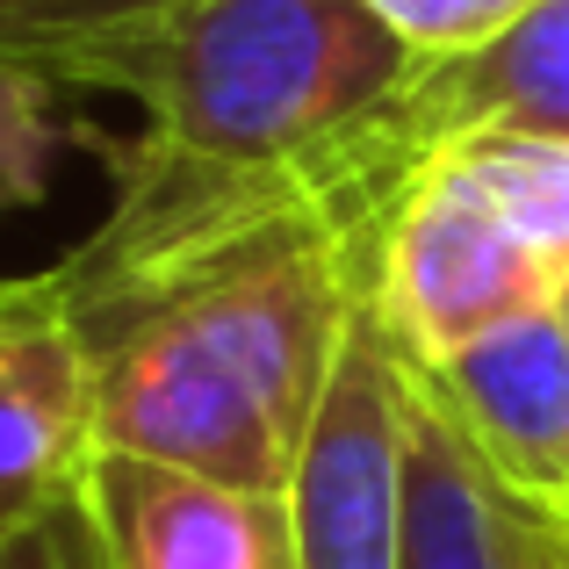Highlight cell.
<instances>
[{
  "instance_id": "8fae6325",
  "label": "cell",
  "mask_w": 569,
  "mask_h": 569,
  "mask_svg": "<svg viewBox=\"0 0 569 569\" xmlns=\"http://www.w3.org/2000/svg\"><path fill=\"white\" fill-rule=\"evenodd\" d=\"M447 159L541 252V267L556 274V296H562V281H569V144L562 138H519V130H483V138L455 144Z\"/></svg>"
},
{
  "instance_id": "2e32d148",
  "label": "cell",
  "mask_w": 569,
  "mask_h": 569,
  "mask_svg": "<svg viewBox=\"0 0 569 569\" xmlns=\"http://www.w3.org/2000/svg\"><path fill=\"white\" fill-rule=\"evenodd\" d=\"M556 310H562V325H569V281H562V296H556Z\"/></svg>"
},
{
  "instance_id": "ba28073f",
  "label": "cell",
  "mask_w": 569,
  "mask_h": 569,
  "mask_svg": "<svg viewBox=\"0 0 569 569\" xmlns=\"http://www.w3.org/2000/svg\"><path fill=\"white\" fill-rule=\"evenodd\" d=\"M541 519L519 512L411 382L403 447V569H541Z\"/></svg>"
},
{
  "instance_id": "5bb4252c",
  "label": "cell",
  "mask_w": 569,
  "mask_h": 569,
  "mask_svg": "<svg viewBox=\"0 0 569 569\" xmlns=\"http://www.w3.org/2000/svg\"><path fill=\"white\" fill-rule=\"evenodd\" d=\"M0 569H109V548H101V533H94L87 498H66L29 533H14V541L0 548Z\"/></svg>"
},
{
  "instance_id": "e0dca14e",
  "label": "cell",
  "mask_w": 569,
  "mask_h": 569,
  "mask_svg": "<svg viewBox=\"0 0 569 569\" xmlns=\"http://www.w3.org/2000/svg\"><path fill=\"white\" fill-rule=\"evenodd\" d=\"M548 533H556V541H562V548H569V519H562V527H548Z\"/></svg>"
},
{
  "instance_id": "7c38bea8",
  "label": "cell",
  "mask_w": 569,
  "mask_h": 569,
  "mask_svg": "<svg viewBox=\"0 0 569 569\" xmlns=\"http://www.w3.org/2000/svg\"><path fill=\"white\" fill-rule=\"evenodd\" d=\"M51 159H58L51 80L0 66V223L51 194Z\"/></svg>"
},
{
  "instance_id": "5b68a950",
  "label": "cell",
  "mask_w": 569,
  "mask_h": 569,
  "mask_svg": "<svg viewBox=\"0 0 569 569\" xmlns=\"http://www.w3.org/2000/svg\"><path fill=\"white\" fill-rule=\"evenodd\" d=\"M411 382L440 403V418L461 432V447L483 461V476L519 512H533L541 527H562L569 519V325L556 303L483 332L440 368H411Z\"/></svg>"
},
{
  "instance_id": "9c48e42d",
  "label": "cell",
  "mask_w": 569,
  "mask_h": 569,
  "mask_svg": "<svg viewBox=\"0 0 569 569\" xmlns=\"http://www.w3.org/2000/svg\"><path fill=\"white\" fill-rule=\"evenodd\" d=\"M418 87L447 144H469L483 130L569 144V0H533L512 29L476 51L418 58Z\"/></svg>"
},
{
  "instance_id": "277c9868",
  "label": "cell",
  "mask_w": 569,
  "mask_h": 569,
  "mask_svg": "<svg viewBox=\"0 0 569 569\" xmlns=\"http://www.w3.org/2000/svg\"><path fill=\"white\" fill-rule=\"evenodd\" d=\"M556 303V274L541 252L490 209V194L447 159L403 202L382 238L376 318L411 368H440L483 332Z\"/></svg>"
},
{
  "instance_id": "8992f818",
  "label": "cell",
  "mask_w": 569,
  "mask_h": 569,
  "mask_svg": "<svg viewBox=\"0 0 569 569\" xmlns=\"http://www.w3.org/2000/svg\"><path fill=\"white\" fill-rule=\"evenodd\" d=\"M94 339L43 274L0 281V548L80 498L94 461Z\"/></svg>"
},
{
  "instance_id": "6da1fadb",
  "label": "cell",
  "mask_w": 569,
  "mask_h": 569,
  "mask_svg": "<svg viewBox=\"0 0 569 569\" xmlns=\"http://www.w3.org/2000/svg\"><path fill=\"white\" fill-rule=\"evenodd\" d=\"M418 51L368 0H202L167 29L116 94L144 138L194 167H260L376 109Z\"/></svg>"
},
{
  "instance_id": "3957f363",
  "label": "cell",
  "mask_w": 569,
  "mask_h": 569,
  "mask_svg": "<svg viewBox=\"0 0 569 569\" xmlns=\"http://www.w3.org/2000/svg\"><path fill=\"white\" fill-rule=\"evenodd\" d=\"M403 447L411 368L389 347L376 303H361L289 483L296 569H403Z\"/></svg>"
},
{
  "instance_id": "52a82bcc",
  "label": "cell",
  "mask_w": 569,
  "mask_h": 569,
  "mask_svg": "<svg viewBox=\"0 0 569 569\" xmlns=\"http://www.w3.org/2000/svg\"><path fill=\"white\" fill-rule=\"evenodd\" d=\"M80 498L109 569H296L289 498L209 483L138 455H94Z\"/></svg>"
},
{
  "instance_id": "7a4b0ae2",
  "label": "cell",
  "mask_w": 569,
  "mask_h": 569,
  "mask_svg": "<svg viewBox=\"0 0 569 569\" xmlns=\"http://www.w3.org/2000/svg\"><path fill=\"white\" fill-rule=\"evenodd\" d=\"M94 353V455H138L209 483L289 498L310 426H296L194 310L167 303L101 339Z\"/></svg>"
},
{
  "instance_id": "4fadbf2b",
  "label": "cell",
  "mask_w": 569,
  "mask_h": 569,
  "mask_svg": "<svg viewBox=\"0 0 569 569\" xmlns=\"http://www.w3.org/2000/svg\"><path fill=\"white\" fill-rule=\"evenodd\" d=\"M418 58H455L490 43L498 29H512L533 0H368Z\"/></svg>"
},
{
  "instance_id": "30bf717a",
  "label": "cell",
  "mask_w": 569,
  "mask_h": 569,
  "mask_svg": "<svg viewBox=\"0 0 569 569\" xmlns=\"http://www.w3.org/2000/svg\"><path fill=\"white\" fill-rule=\"evenodd\" d=\"M202 0H0V66L116 94L123 72Z\"/></svg>"
},
{
  "instance_id": "9a60e30c",
  "label": "cell",
  "mask_w": 569,
  "mask_h": 569,
  "mask_svg": "<svg viewBox=\"0 0 569 569\" xmlns=\"http://www.w3.org/2000/svg\"><path fill=\"white\" fill-rule=\"evenodd\" d=\"M548 533V527H541ZM541 569H569V548L556 541V533H548V541H541Z\"/></svg>"
}]
</instances>
